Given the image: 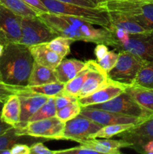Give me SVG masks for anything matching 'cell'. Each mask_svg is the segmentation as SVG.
I'll return each mask as SVG.
<instances>
[{
  "label": "cell",
  "instance_id": "d6a6232c",
  "mask_svg": "<svg viewBox=\"0 0 153 154\" xmlns=\"http://www.w3.org/2000/svg\"><path fill=\"white\" fill-rule=\"evenodd\" d=\"M78 98L76 97V96L64 94V93H61V94L55 96V103L56 110L58 111V110L65 107L66 105H69L70 103H73L74 102H76Z\"/></svg>",
  "mask_w": 153,
  "mask_h": 154
},
{
  "label": "cell",
  "instance_id": "f6af8a7d",
  "mask_svg": "<svg viewBox=\"0 0 153 154\" xmlns=\"http://www.w3.org/2000/svg\"><path fill=\"white\" fill-rule=\"evenodd\" d=\"M3 50H4V45H3L2 44L1 42H0V57H1L2 54Z\"/></svg>",
  "mask_w": 153,
  "mask_h": 154
},
{
  "label": "cell",
  "instance_id": "e0dca14e",
  "mask_svg": "<svg viewBox=\"0 0 153 154\" xmlns=\"http://www.w3.org/2000/svg\"><path fill=\"white\" fill-rule=\"evenodd\" d=\"M34 62L41 66L55 70L62 58L48 48L46 43L38 44L28 47Z\"/></svg>",
  "mask_w": 153,
  "mask_h": 154
},
{
  "label": "cell",
  "instance_id": "b9f144b4",
  "mask_svg": "<svg viewBox=\"0 0 153 154\" xmlns=\"http://www.w3.org/2000/svg\"><path fill=\"white\" fill-rule=\"evenodd\" d=\"M11 94L12 93L8 90H7L3 85L0 84V102H4Z\"/></svg>",
  "mask_w": 153,
  "mask_h": 154
},
{
  "label": "cell",
  "instance_id": "3957f363",
  "mask_svg": "<svg viewBox=\"0 0 153 154\" xmlns=\"http://www.w3.org/2000/svg\"><path fill=\"white\" fill-rule=\"evenodd\" d=\"M116 51H128L145 62H153V30L142 34H130L121 29L110 28Z\"/></svg>",
  "mask_w": 153,
  "mask_h": 154
},
{
  "label": "cell",
  "instance_id": "7402d4cb",
  "mask_svg": "<svg viewBox=\"0 0 153 154\" xmlns=\"http://www.w3.org/2000/svg\"><path fill=\"white\" fill-rule=\"evenodd\" d=\"M56 81L55 71L34 62L28 78V86H38Z\"/></svg>",
  "mask_w": 153,
  "mask_h": 154
},
{
  "label": "cell",
  "instance_id": "f35d334b",
  "mask_svg": "<svg viewBox=\"0 0 153 154\" xmlns=\"http://www.w3.org/2000/svg\"><path fill=\"white\" fill-rule=\"evenodd\" d=\"M56 1L62 2L69 3V4H74L80 6H85V7L90 8H98L94 4L92 3L91 2L87 0H56Z\"/></svg>",
  "mask_w": 153,
  "mask_h": 154
},
{
  "label": "cell",
  "instance_id": "ac0fdd59",
  "mask_svg": "<svg viewBox=\"0 0 153 154\" xmlns=\"http://www.w3.org/2000/svg\"><path fill=\"white\" fill-rule=\"evenodd\" d=\"M86 66V62L76 59H62L56 68L55 74L57 81L65 84L74 78Z\"/></svg>",
  "mask_w": 153,
  "mask_h": 154
},
{
  "label": "cell",
  "instance_id": "83f0119b",
  "mask_svg": "<svg viewBox=\"0 0 153 154\" xmlns=\"http://www.w3.org/2000/svg\"><path fill=\"white\" fill-rule=\"evenodd\" d=\"M135 125L133 124H112L104 126L93 134L89 139L94 138H110L114 135H117L126 130H128Z\"/></svg>",
  "mask_w": 153,
  "mask_h": 154
},
{
  "label": "cell",
  "instance_id": "4316f807",
  "mask_svg": "<svg viewBox=\"0 0 153 154\" xmlns=\"http://www.w3.org/2000/svg\"><path fill=\"white\" fill-rule=\"evenodd\" d=\"M56 111L57 110L55 103V96H51V97H49L48 100L30 117L28 123L44 120V119L50 118V117H56Z\"/></svg>",
  "mask_w": 153,
  "mask_h": 154
},
{
  "label": "cell",
  "instance_id": "74e56055",
  "mask_svg": "<svg viewBox=\"0 0 153 154\" xmlns=\"http://www.w3.org/2000/svg\"><path fill=\"white\" fill-rule=\"evenodd\" d=\"M108 48L106 46V45L105 44H97L95 48H94V55H95L96 59H97V61L101 60L108 52Z\"/></svg>",
  "mask_w": 153,
  "mask_h": 154
},
{
  "label": "cell",
  "instance_id": "30bf717a",
  "mask_svg": "<svg viewBox=\"0 0 153 154\" xmlns=\"http://www.w3.org/2000/svg\"><path fill=\"white\" fill-rule=\"evenodd\" d=\"M103 126L84 116L79 114L72 120L66 122L61 140H71L81 143L89 139Z\"/></svg>",
  "mask_w": 153,
  "mask_h": 154
},
{
  "label": "cell",
  "instance_id": "7c38bea8",
  "mask_svg": "<svg viewBox=\"0 0 153 154\" xmlns=\"http://www.w3.org/2000/svg\"><path fill=\"white\" fill-rule=\"evenodd\" d=\"M80 114L102 125L103 126L112 124L137 125L146 119L131 117V116L124 115L119 113L91 108L88 107L82 108Z\"/></svg>",
  "mask_w": 153,
  "mask_h": 154
},
{
  "label": "cell",
  "instance_id": "6da1fadb",
  "mask_svg": "<svg viewBox=\"0 0 153 154\" xmlns=\"http://www.w3.org/2000/svg\"><path fill=\"white\" fill-rule=\"evenodd\" d=\"M38 17L58 35L68 38L73 42L102 43L111 47L113 45L112 32L104 27L94 28L93 24L86 21L59 14L46 12L39 14Z\"/></svg>",
  "mask_w": 153,
  "mask_h": 154
},
{
  "label": "cell",
  "instance_id": "ffe728a7",
  "mask_svg": "<svg viewBox=\"0 0 153 154\" xmlns=\"http://www.w3.org/2000/svg\"><path fill=\"white\" fill-rule=\"evenodd\" d=\"M20 102L18 95L11 94L3 104L1 112V119L3 122L16 127L20 121Z\"/></svg>",
  "mask_w": 153,
  "mask_h": 154
},
{
  "label": "cell",
  "instance_id": "603a6c76",
  "mask_svg": "<svg viewBox=\"0 0 153 154\" xmlns=\"http://www.w3.org/2000/svg\"><path fill=\"white\" fill-rule=\"evenodd\" d=\"M124 92L130 95L141 106L153 111V90L130 85L125 87Z\"/></svg>",
  "mask_w": 153,
  "mask_h": 154
},
{
  "label": "cell",
  "instance_id": "ee69618b",
  "mask_svg": "<svg viewBox=\"0 0 153 154\" xmlns=\"http://www.w3.org/2000/svg\"><path fill=\"white\" fill-rule=\"evenodd\" d=\"M0 154H11L10 153V149H5L0 152Z\"/></svg>",
  "mask_w": 153,
  "mask_h": 154
},
{
  "label": "cell",
  "instance_id": "484cf974",
  "mask_svg": "<svg viewBox=\"0 0 153 154\" xmlns=\"http://www.w3.org/2000/svg\"><path fill=\"white\" fill-rule=\"evenodd\" d=\"M132 85L153 90V62H146L142 65Z\"/></svg>",
  "mask_w": 153,
  "mask_h": 154
},
{
  "label": "cell",
  "instance_id": "8fae6325",
  "mask_svg": "<svg viewBox=\"0 0 153 154\" xmlns=\"http://www.w3.org/2000/svg\"><path fill=\"white\" fill-rule=\"evenodd\" d=\"M21 19L22 17L0 5V42L4 46L20 42Z\"/></svg>",
  "mask_w": 153,
  "mask_h": 154
},
{
  "label": "cell",
  "instance_id": "60d3db41",
  "mask_svg": "<svg viewBox=\"0 0 153 154\" xmlns=\"http://www.w3.org/2000/svg\"><path fill=\"white\" fill-rule=\"evenodd\" d=\"M3 104H4V102H0V135L3 134L4 132H5L6 131L8 130L9 129H10V128L12 127L11 126H10V125L7 124V123H5L4 122H3L1 119V112Z\"/></svg>",
  "mask_w": 153,
  "mask_h": 154
},
{
  "label": "cell",
  "instance_id": "8992f818",
  "mask_svg": "<svg viewBox=\"0 0 153 154\" xmlns=\"http://www.w3.org/2000/svg\"><path fill=\"white\" fill-rule=\"evenodd\" d=\"M145 63L128 51H119L116 64L107 73L108 78L110 81L125 87L132 85Z\"/></svg>",
  "mask_w": 153,
  "mask_h": 154
},
{
  "label": "cell",
  "instance_id": "44dd1931",
  "mask_svg": "<svg viewBox=\"0 0 153 154\" xmlns=\"http://www.w3.org/2000/svg\"><path fill=\"white\" fill-rule=\"evenodd\" d=\"M64 84L58 81L50 84H42L38 86H26L14 90L13 94H21V93H31V94H38L46 96L48 97L56 96L62 93Z\"/></svg>",
  "mask_w": 153,
  "mask_h": 154
},
{
  "label": "cell",
  "instance_id": "ba28073f",
  "mask_svg": "<svg viewBox=\"0 0 153 154\" xmlns=\"http://www.w3.org/2000/svg\"><path fill=\"white\" fill-rule=\"evenodd\" d=\"M88 107L91 108L119 113L124 115L139 118H147L153 114V111L141 106L126 92H123L118 96L108 102L90 105Z\"/></svg>",
  "mask_w": 153,
  "mask_h": 154
},
{
  "label": "cell",
  "instance_id": "7bdbcfd3",
  "mask_svg": "<svg viewBox=\"0 0 153 154\" xmlns=\"http://www.w3.org/2000/svg\"><path fill=\"white\" fill-rule=\"evenodd\" d=\"M87 1L91 2L92 3H93V4L95 5L98 8H99V6H100L102 3L104 2L106 0H87Z\"/></svg>",
  "mask_w": 153,
  "mask_h": 154
},
{
  "label": "cell",
  "instance_id": "5b68a950",
  "mask_svg": "<svg viewBox=\"0 0 153 154\" xmlns=\"http://www.w3.org/2000/svg\"><path fill=\"white\" fill-rule=\"evenodd\" d=\"M99 8L126 15L145 28L153 30V2L149 0H106Z\"/></svg>",
  "mask_w": 153,
  "mask_h": 154
},
{
  "label": "cell",
  "instance_id": "d590c367",
  "mask_svg": "<svg viewBox=\"0 0 153 154\" xmlns=\"http://www.w3.org/2000/svg\"><path fill=\"white\" fill-rule=\"evenodd\" d=\"M26 4L28 5L31 8H32L34 11L38 14L46 13L48 11L47 8L45 7L44 5L41 2V0H22Z\"/></svg>",
  "mask_w": 153,
  "mask_h": 154
},
{
  "label": "cell",
  "instance_id": "ab89813d",
  "mask_svg": "<svg viewBox=\"0 0 153 154\" xmlns=\"http://www.w3.org/2000/svg\"><path fill=\"white\" fill-rule=\"evenodd\" d=\"M137 152L142 153L153 154V140L148 141L138 150Z\"/></svg>",
  "mask_w": 153,
  "mask_h": 154
},
{
  "label": "cell",
  "instance_id": "9a60e30c",
  "mask_svg": "<svg viewBox=\"0 0 153 154\" xmlns=\"http://www.w3.org/2000/svg\"><path fill=\"white\" fill-rule=\"evenodd\" d=\"M18 96L20 102V116L16 127L21 129L28 124L30 117L48 100L49 97L31 93H21L18 94Z\"/></svg>",
  "mask_w": 153,
  "mask_h": 154
},
{
  "label": "cell",
  "instance_id": "d4e9b609",
  "mask_svg": "<svg viewBox=\"0 0 153 154\" xmlns=\"http://www.w3.org/2000/svg\"><path fill=\"white\" fill-rule=\"evenodd\" d=\"M89 71V66H88L87 61L86 62V66L76 76L72 78L70 81L64 84V89H63L62 93L64 94L70 95L77 97L78 93L80 90L81 87L83 85L85 80L86 78L87 75Z\"/></svg>",
  "mask_w": 153,
  "mask_h": 154
},
{
  "label": "cell",
  "instance_id": "277c9868",
  "mask_svg": "<svg viewBox=\"0 0 153 154\" xmlns=\"http://www.w3.org/2000/svg\"><path fill=\"white\" fill-rule=\"evenodd\" d=\"M50 13L74 17L84 21L109 29L110 28L107 11L101 8H90L62 2L56 0H41Z\"/></svg>",
  "mask_w": 153,
  "mask_h": 154
},
{
  "label": "cell",
  "instance_id": "4fadbf2b",
  "mask_svg": "<svg viewBox=\"0 0 153 154\" xmlns=\"http://www.w3.org/2000/svg\"><path fill=\"white\" fill-rule=\"evenodd\" d=\"M118 137L131 144V147L136 151L143 144L153 140V114L140 123L118 134Z\"/></svg>",
  "mask_w": 153,
  "mask_h": 154
},
{
  "label": "cell",
  "instance_id": "52a82bcc",
  "mask_svg": "<svg viewBox=\"0 0 153 154\" xmlns=\"http://www.w3.org/2000/svg\"><path fill=\"white\" fill-rule=\"evenodd\" d=\"M22 36L20 43L27 47L46 43L58 36L38 16L21 19Z\"/></svg>",
  "mask_w": 153,
  "mask_h": 154
},
{
  "label": "cell",
  "instance_id": "f1b7e54d",
  "mask_svg": "<svg viewBox=\"0 0 153 154\" xmlns=\"http://www.w3.org/2000/svg\"><path fill=\"white\" fill-rule=\"evenodd\" d=\"M73 41L70 38L63 36H57L56 38L46 42L48 48H50L52 51L56 53L62 59L67 57L70 52V45Z\"/></svg>",
  "mask_w": 153,
  "mask_h": 154
},
{
  "label": "cell",
  "instance_id": "8d00e7d4",
  "mask_svg": "<svg viewBox=\"0 0 153 154\" xmlns=\"http://www.w3.org/2000/svg\"><path fill=\"white\" fill-rule=\"evenodd\" d=\"M11 154H30V147L23 144L16 143L10 148Z\"/></svg>",
  "mask_w": 153,
  "mask_h": 154
},
{
  "label": "cell",
  "instance_id": "4dcf8cb0",
  "mask_svg": "<svg viewBox=\"0 0 153 154\" xmlns=\"http://www.w3.org/2000/svg\"><path fill=\"white\" fill-rule=\"evenodd\" d=\"M22 137L17 134L16 127H11L0 135V152L5 149L11 148Z\"/></svg>",
  "mask_w": 153,
  "mask_h": 154
},
{
  "label": "cell",
  "instance_id": "836d02e7",
  "mask_svg": "<svg viewBox=\"0 0 153 154\" xmlns=\"http://www.w3.org/2000/svg\"><path fill=\"white\" fill-rule=\"evenodd\" d=\"M55 153H68V154H98V153L86 146L80 144L78 147L66 149V150H55Z\"/></svg>",
  "mask_w": 153,
  "mask_h": 154
},
{
  "label": "cell",
  "instance_id": "1f68e13d",
  "mask_svg": "<svg viewBox=\"0 0 153 154\" xmlns=\"http://www.w3.org/2000/svg\"><path fill=\"white\" fill-rule=\"evenodd\" d=\"M118 57V53H116L114 51H108L107 54L101 60L97 61V63L100 66V68H102L106 73H108L116 66Z\"/></svg>",
  "mask_w": 153,
  "mask_h": 154
},
{
  "label": "cell",
  "instance_id": "bcb514c9",
  "mask_svg": "<svg viewBox=\"0 0 153 154\" xmlns=\"http://www.w3.org/2000/svg\"><path fill=\"white\" fill-rule=\"evenodd\" d=\"M149 1H152V2H153V0H149Z\"/></svg>",
  "mask_w": 153,
  "mask_h": 154
},
{
  "label": "cell",
  "instance_id": "2e32d148",
  "mask_svg": "<svg viewBox=\"0 0 153 154\" xmlns=\"http://www.w3.org/2000/svg\"><path fill=\"white\" fill-rule=\"evenodd\" d=\"M125 86L110 81L104 87H101L94 93L78 99L80 105L82 108L104 103L114 99L125 90Z\"/></svg>",
  "mask_w": 153,
  "mask_h": 154
},
{
  "label": "cell",
  "instance_id": "5bb4252c",
  "mask_svg": "<svg viewBox=\"0 0 153 154\" xmlns=\"http://www.w3.org/2000/svg\"><path fill=\"white\" fill-rule=\"evenodd\" d=\"M89 66V71L83 85L81 87L77 98L85 97L94 93L110 81L107 73L94 60L87 61Z\"/></svg>",
  "mask_w": 153,
  "mask_h": 154
},
{
  "label": "cell",
  "instance_id": "cb8c5ba5",
  "mask_svg": "<svg viewBox=\"0 0 153 154\" xmlns=\"http://www.w3.org/2000/svg\"><path fill=\"white\" fill-rule=\"evenodd\" d=\"M0 5L22 17H32L38 16L39 14L36 11L26 4L22 0H0Z\"/></svg>",
  "mask_w": 153,
  "mask_h": 154
},
{
  "label": "cell",
  "instance_id": "f546056e",
  "mask_svg": "<svg viewBox=\"0 0 153 154\" xmlns=\"http://www.w3.org/2000/svg\"><path fill=\"white\" fill-rule=\"evenodd\" d=\"M81 109H82V107L80 105L79 102L77 100L76 102L69 104V105H66L64 108L58 110L56 111V117L58 120H61L62 122L65 123L66 122L72 120L74 117H76V116L79 115Z\"/></svg>",
  "mask_w": 153,
  "mask_h": 154
},
{
  "label": "cell",
  "instance_id": "7a4b0ae2",
  "mask_svg": "<svg viewBox=\"0 0 153 154\" xmlns=\"http://www.w3.org/2000/svg\"><path fill=\"white\" fill-rule=\"evenodd\" d=\"M34 63L28 47L20 43L4 45L0 57V84L12 94L14 90L28 86Z\"/></svg>",
  "mask_w": 153,
  "mask_h": 154
},
{
  "label": "cell",
  "instance_id": "d6986e66",
  "mask_svg": "<svg viewBox=\"0 0 153 154\" xmlns=\"http://www.w3.org/2000/svg\"><path fill=\"white\" fill-rule=\"evenodd\" d=\"M109 15L110 28L121 29L130 34H142L150 30L146 29L133 19L126 15L116 11H107Z\"/></svg>",
  "mask_w": 153,
  "mask_h": 154
},
{
  "label": "cell",
  "instance_id": "e575fe53",
  "mask_svg": "<svg viewBox=\"0 0 153 154\" xmlns=\"http://www.w3.org/2000/svg\"><path fill=\"white\" fill-rule=\"evenodd\" d=\"M30 153L32 154H55V151L50 150L42 142H38L30 146Z\"/></svg>",
  "mask_w": 153,
  "mask_h": 154
},
{
  "label": "cell",
  "instance_id": "9c48e42d",
  "mask_svg": "<svg viewBox=\"0 0 153 154\" xmlns=\"http://www.w3.org/2000/svg\"><path fill=\"white\" fill-rule=\"evenodd\" d=\"M65 123L56 117L28 123L25 127L18 129L17 134L20 136L41 138L46 139L61 140Z\"/></svg>",
  "mask_w": 153,
  "mask_h": 154
}]
</instances>
